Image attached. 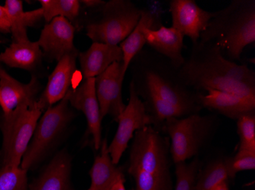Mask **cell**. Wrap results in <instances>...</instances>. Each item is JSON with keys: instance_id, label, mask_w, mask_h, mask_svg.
Returning a JSON list of instances; mask_svg holds the SVG:
<instances>
[{"instance_id": "9", "label": "cell", "mask_w": 255, "mask_h": 190, "mask_svg": "<svg viewBox=\"0 0 255 190\" xmlns=\"http://www.w3.org/2000/svg\"><path fill=\"white\" fill-rule=\"evenodd\" d=\"M119 126L117 133L111 144L109 145V152L112 161L118 164L128 147L130 140L134 137L137 130L153 124V120L147 113L142 100L138 97L132 82L129 86V101L117 119Z\"/></svg>"}, {"instance_id": "26", "label": "cell", "mask_w": 255, "mask_h": 190, "mask_svg": "<svg viewBox=\"0 0 255 190\" xmlns=\"http://www.w3.org/2000/svg\"><path fill=\"white\" fill-rule=\"evenodd\" d=\"M229 177L225 161L218 160L205 168L195 184L193 190H212Z\"/></svg>"}, {"instance_id": "23", "label": "cell", "mask_w": 255, "mask_h": 190, "mask_svg": "<svg viewBox=\"0 0 255 190\" xmlns=\"http://www.w3.org/2000/svg\"><path fill=\"white\" fill-rule=\"evenodd\" d=\"M4 7L9 18L12 42L28 41L27 28L34 26L42 19V8L24 11L21 0H6Z\"/></svg>"}, {"instance_id": "14", "label": "cell", "mask_w": 255, "mask_h": 190, "mask_svg": "<svg viewBox=\"0 0 255 190\" xmlns=\"http://www.w3.org/2000/svg\"><path fill=\"white\" fill-rule=\"evenodd\" d=\"M41 83L32 75L28 84L20 82L5 71L0 63V106L3 115H8L25 101L37 99Z\"/></svg>"}, {"instance_id": "13", "label": "cell", "mask_w": 255, "mask_h": 190, "mask_svg": "<svg viewBox=\"0 0 255 190\" xmlns=\"http://www.w3.org/2000/svg\"><path fill=\"white\" fill-rule=\"evenodd\" d=\"M69 103L77 111L84 113L87 119L89 132L93 137L96 149H100L102 144L100 105L96 94L95 78L84 79L75 88H71Z\"/></svg>"}, {"instance_id": "8", "label": "cell", "mask_w": 255, "mask_h": 190, "mask_svg": "<svg viewBox=\"0 0 255 190\" xmlns=\"http://www.w3.org/2000/svg\"><path fill=\"white\" fill-rule=\"evenodd\" d=\"M134 136L129 168H137L167 178L168 154L164 138L150 126L137 130Z\"/></svg>"}, {"instance_id": "36", "label": "cell", "mask_w": 255, "mask_h": 190, "mask_svg": "<svg viewBox=\"0 0 255 190\" xmlns=\"http://www.w3.org/2000/svg\"><path fill=\"white\" fill-rule=\"evenodd\" d=\"M90 190V189H89V190Z\"/></svg>"}, {"instance_id": "6", "label": "cell", "mask_w": 255, "mask_h": 190, "mask_svg": "<svg viewBox=\"0 0 255 190\" xmlns=\"http://www.w3.org/2000/svg\"><path fill=\"white\" fill-rule=\"evenodd\" d=\"M69 91L61 101L48 107L40 117L32 140L23 155L20 165L22 169L28 171L43 159L72 119L73 113L69 108Z\"/></svg>"}, {"instance_id": "35", "label": "cell", "mask_w": 255, "mask_h": 190, "mask_svg": "<svg viewBox=\"0 0 255 190\" xmlns=\"http://www.w3.org/2000/svg\"><path fill=\"white\" fill-rule=\"evenodd\" d=\"M212 190H229V187H228L227 182L226 181H223V182L220 183V184H218L216 187H215Z\"/></svg>"}, {"instance_id": "18", "label": "cell", "mask_w": 255, "mask_h": 190, "mask_svg": "<svg viewBox=\"0 0 255 190\" xmlns=\"http://www.w3.org/2000/svg\"><path fill=\"white\" fill-rule=\"evenodd\" d=\"M197 102L202 108L219 111L232 119H239L246 114H255V101L236 94L210 90L206 94L197 93Z\"/></svg>"}, {"instance_id": "27", "label": "cell", "mask_w": 255, "mask_h": 190, "mask_svg": "<svg viewBox=\"0 0 255 190\" xmlns=\"http://www.w3.org/2000/svg\"><path fill=\"white\" fill-rule=\"evenodd\" d=\"M26 170L21 167L0 168V190H28Z\"/></svg>"}, {"instance_id": "10", "label": "cell", "mask_w": 255, "mask_h": 190, "mask_svg": "<svg viewBox=\"0 0 255 190\" xmlns=\"http://www.w3.org/2000/svg\"><path fill=\"white\" fill-rule=\"evenodd\" d=\"M125 75L122 63H114L103 73L96 77V94L102 121L107 115H111L115 121H117L126 108L123 99Z\"/></svg>"}, {"instance_id": "31", "label": "cell", "mask_w": 255, "mask_h": 190, "mask_svg": "<svg viewBox=\"0 0 255 190\" xmlns=\"http://www.w3.org/2000/svg\"><path fill=\"white\" fill-rule=\"evenodd\" d=\"M134 177L137 190H164L167 178L158 177L137 168H128Z\"/></svg>"}, {"instance_id": "15", "label": "cell", "mask_w": 255, "mask_h": 190, "mask_svg": "<svg viewBox=\"0 0 255 190\" xmlns=\"http://www.w3.org/2000/svg\"><path fill=\"white\" fill-rule=\"evenodd\" d=\"M79 53L77 51L63 57L48 77L45 89L40 96L48 107L61 101L71 89L73 78L77 71Z\"/></svg>"}, {"instance_id": "2", "label": "cell", "mask_w": 255, "mask_h": 190, "mask_svg": "<svg viewBox=\"0 0 255 190\" xmlns=\"http://www.w3.org/2000/svg\"><path fill=\"white\" fill-rule=\"evenodd\" d=\"M134 74L132 82L139 97L151 94L166 100L191 114L201 107L197 102V93L185 85L178 69L163 56L154 51L144 52Z\"/></svg>"}, {"instance_id": "19", "label": "cell", "mask_w": 255, "mask_h": 190, "mask_svg": "<svg viewBox=\"0 0 255 190\" xmlns=\"http://www.w3.org/2000/svg\"><path fill=\"white\" fill-rule=\"evenodd\" d=\"M160 26V22L155 15L148 10L142 9L141 18L135 28L120 45L123 51L122 65L125 73L127 72L134 57L141 52L146 44V30H157Z\"/></svg>"}, {"instance_id": "22", "label": "cell", "mask_w": 255, "mask_h": 190, "mask_svg": "<svg viewBox=\"0 0 255 190\" xmlns=\"http://www.w3.org/2000/svg\"><path fill=\"white\" fill-rule=\"evenodd\" d=\"M43 53L38 42L28 41L12 42L0 54V63L11 68L32 71L41 63Z\"/></svg>"}, {"instance_id": "21", "label": "cell", "mask_w": 255, "mask_h": 190, "mask_svg": "<svg viewBox=\"0 0 255 190\" xmlns=\"http://www.w3.org/2000/svg\"><path fill=\"white\" fill-rule=\"evenodd\" d=\"M71 163L65 152L57 154L49 163L31 190H71L70 174Z\"/></svg>"}, {"instance_id": "32", "label": "cell", "mask_w": 255, "mask_h": 190, "mask_svg": "<svg viewBox=\"0 0 255 190\" xmlns=\"http://www.w3.org/2000/svg\"><path fill=\"white\" fill-rule=\"evenodd\" d=\"M0 32L8 34L11 32L9 18L5 7L0 5Z\"/></svg>"}, {"instance_id": "30", "label": "cell", "mask_w": 255, "mask_h": 190, "mask_svg": "<svg viewBox=\"0 0 255 190\" xmlns=\"http://www.w3.org/2000/svg\"><path fill=\"white\" fill-rule=\"evenodd\" d=\"M229 177H233L241 171L255 169V151L239 150L234 158L225 160Z\"/></svg>"}, {"instance_id": "4", "label": "cell", "mask_w": 255, "mask_h": 190, "mask_svg": "<svg viewBox=\"0 0 255 190\" xmlns=\"http://www.w3.org/2000/svg\"><path fill=\"white\" fill-rule=\"evenodd\" d=\"M48 108L44 100L39 97L22 103L15 111L3 115L1 124L3 135L1 151L2 167H20L40 117Z\"/></svg>"}, {"instance_id": "28", "label": "cell", "mask_w": 255, "mask_h": 190, "mask_svg": "<svg viewBox=\"0 0 255 190\" xmlns=\"http://www.w3.org/2000/svg\"><path fill=\"white\" fill-rule=\"evenodd\" d=\"M200 168V161L198 159L193 160L192 162H179L176 164L175 190H193L196 178Z\"/></svg>"}, {"instance_id": "24", "label": "cell", "mask_w": 255, "mask_h": 190, "mask_svg": "<svg viewBox=\"0 0 255 190\" xmlns=\"http://www.w3.org/2000/svg\"><path fill=\"white\" fill-rule=\"evenodd\" d=\"M140 97L144 100L143 102L147 113L152 118L153 123L165 122L169 119L180 118L191 114L187 110L179 108L154 94H143Z\"/></svg>"}, {"instance_id": "34", "label": "cell", "mask_w": 255, "mask_h": 190, "mask_svg": "<svg viewBox=\"0 0 255 190\" xmlns=\"http://www.w3.org/2000/svg\"><path fill=\"white\" fill-rule=\"evenodd\" d=\"M125 178L117 181L114 185L112 187L110 190H126L124 185Z\"/></svg>"}, {"instance_id": "5", "label": "cell", "mask_w": 255, "mask_h": 190, "mask_svg": "<svg viewBox=\"0 0 255 190\" xmlns=\"http://www.w3.org/2000/svg\"><path fill=\"white\" fill-rule=\"evenodd\" d=\"M99 8L100 15L87 23L86 34L93 43L110 45H119L131 34L142 11L126 0H111Z\"/></svg>"}, {"instance_id": "33", "label": "cell", "mask_w": 255, "mask_h": 190, "mask_svg": "<svg viewBox=\"0 0 255 190\" xmlns=\"http://www.w3.org/2000/svg\"><path fill=\"white\" fill-rule=\"evenodd\" d=\"M80 2V3L84 4L87 8H98L106 3V2L101 1V0H83Z\"/></svg>"}, {"instance_id": "16", "label": "cell", "mask_w": 255, "mask_h": 190, "mask_svg": "<svg viewBox=\"0 0 255 190\" xmlns=\"http://www.w3.org/2000/svg\"><path fill=\"white\" fill-rule=\"evenodd\" d=\"M80 69L84 79L103 73L114 63H123V54L120 45L93 43L90 48L79 53Z\"/></svg>"}, {"instance_id": "11", "label": "cell", "mask_w": 255, "mask_h": 190, "mask_svg": "<svg viewBox=\"0 0 255 190\" xmlns=\"http://www.w3.org/2000/svg\"><path fill=\"white\" fill-rule=\"evenodd\" d=\"M74 34L72 23L64 17H56L46 24L37 42L48 61L58 62L64 56L78 51L74 47Z\"/></svg>"}, {"instance_id": "20", "label": "cell", "mask_w": 255, "mask_h": 190, "mask_svg": "<svg viewBox=\"0 0 255 190\" xmlns=\"http://www.w3.org/2000/svg\"><path fill=\"white\" fill-rule=\"evenodd\" d=\"M100 148L90 171V190H110L117 181L125 178L121 168L112 161L107 138L102 141Z\"/></svg>"}, {"instance_id": "25", "label": "cell", "mask_w": 255, "mask_h": 190, "mask_svg": "<svg viewBox=\"0 0 255 190\" xmlns=\"http://www.w3.org/2000/svg\"><path fill=\"white\" fill-rule=\"evenodd\" d=\"M43 18L49 23L56 17H64L70 22L80 15V2L78 0H40Z\"/></svg>"}, {"instance_id": "3", "label": "cell", "mask_w": 255, "mask_h": 190, "mask_svg": "<svg viewBox=\"0 0 255 190\" xmlns=\"http://www.w3.org/2000/svg\"><path fill=\"white\" fill-rule=\"evenodd\" d=\"M200 41L219 46L229 61H240L245 48L255 42V0H233L215 11Z\"/></svg>"}, {"instance_id": "12", "label": "cell", "mask_w": 255, "mask_h": 190, "mask_svg": "<svg viewBox=\"0 0 255 190\" xmlns=\"http://www.w3.org/2000/svg\"><path fill=\"white\" fill-rule=\"evenodd\" d=\"M172 27L190 38L193 44L200 41L214 12L206 11L193 0H172L170 2Z\"/></svg>"}, {"instance_id": "7", "label": "cell", "mask_w": 255, "mask_h": 190, "mask_svg": "<svg viewBox=\"0 0 255 190\" xmlns=\"http://www.w3.org/2000/svg\"><path fill=\"white\" fill-rule=\"evenodd\" d=\"M210 127L209 117L196 114L166 121L164 128L171 140L170 153L173 162H183L198 154Z\"/></svg>"}, {"instance_id": "29", "label": "cell", "mask_w": 255, "mask_h": 190, "mask_svg": "<svg viewBox=\"0 0 255 190\" xmlns=\"http://www.w3.org/2000/svg\"><path fill=\"white\" fill-rule=\"evenodd\" d=\"M238 133L240 137L239 150L255 151V114H246L238 119Z\"/></svg>"}, {"instance_id": "1", "label": "cell", "mask_w": 255, "mask_h": 190, "mask_svg": "<svg viewBox=\"0 0 255 190\" xmlns=\"http://www.w3.org/2000/svg\"><path fill=\"white\" fill-rule=\"evenodd\" d=\"M178 73L196 92L216 90L255 101V72L224 57L219 46L199 41L193 44Z\"/></svg>"}, {"instance_id": "17", "label": "cell", "mask_w": 255, "mask_h": 190, "mask_svg": "<svg viewBox=\"0 0 255 190\" xmlns=\"http://www.w3.org/2000/svg\"><path fill=\"white\" fill-rule=\"evenodd\" d=\"M146 44L153 51L167 59L177 69L184 63L183 48L184 36L173 27L161 26L157 30L145 31Z\"/></svg>"}]
</instances>
